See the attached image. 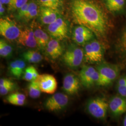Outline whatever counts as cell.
<instances>
[{
    "label": "cell",
    "mask_w": 126,
    "mask_h": 126,
    "mask_svg": "<svg viewBox=\"0 0 126 126\" xmlns=\"http://www.w3.org/2000/svg\"><path fill=\"white\" fill-rule=\"evenodd\" d=\"M71 11L77 24L88 28L97 36L103 37L108 30L106 15L99 6L90 0H72Z\"/></svg>",
    "instance_id": "obj_1"
},
{
    "label": "cell",
    "mask_w": 126,
    "mask_h": 126,
    "mask_svg": "<svg viewBox=\"0 0 126 126\" xmlns=\"http://www.w3.org/2000/svg\"><path fill=\"white\" fill-rule=\"evenodd\" d=\"M99 74L98 86H106L112 84L119 75L120 68L114 64L100 62L96 67Z\"/></svg>",
    "instance_id": "obj_2"
},
{
    "label": "cell",
    "mask_w": 126,
    "mask_h": 126,
    "mask_svg": "<svg viewBox=\"0 0 126 126\" xmlns=\"http://www.w3.org/2000/svg\"><path fill=\"white\" fill-rule=\"evenodd\" d=\"M85 60L91 63H100L103 59L104 49L98 41L93 39L84 45Z\"/></svg>",
    "instance_id": "obj_3"
},
{
    "label": "cell",
    "mask_w": 126,
    "mask_h": 126,
    "mask_svg": "<svg viewBox=\"0 0 126 126\" xmlns=\"http://www.w3.org/2000/svg\"><path fill=\"white\" fill-rule=\"evenodd\" d=\"M86 109L93 117L99 120H104L107 117L109 109L108 102L103 97L92 98L88 101Z\"/></svg>",
    "instance_id": "obj_4"
},
{
    "label": "cell",
    "mask_w": 126,
    "mask_h": 126,
    "mask_svg": "<svg viewBox=\"0 0 126 126\" xmlns=\"http://www.w3.org/2000/svg\"><path fill=\"white\" fill-rule=\"evenodd\" d=\"M84 60V49L77 46L69 47L62 56V60L64 63L68 67L73 69L79 67Z\"/></svg>",
    "instance_id": "obj_5"
},
{
    "label": "cell",
    "mask_w": 126,
    "mask_h": 126,
    "mask_svg": "<svg viewBox=\"0 0 126 126\" xmlns=\"http://www.w3.org/2000/svg\"><path fill=\"white\" fill-rule=\"evenodd\" d=\"M21 31L16 23L8 18L0 19V34L6 39L13 41L18 39Z\"/></svg>",
    "instance_id": "obj_6"
},
{
    "label": "cell",
    "mask_w": 126,
    "mask_h": 126,
    "mask_svg": "<svg viewBox=\"0 0 126 126\" xmlns=\"http://www.w3.org/2000/svg\"><path fill=\"white\" fill-rule=\"evenodd\" d=\"M79 76L82 85L87 88L97 85L99 79V74L97 70L90 65L83 66Z\"/></svg>",
    "instance_id": "obj_7"
},
{
    "label": "cell",
    "mask_w": 126,
    "mask_h": 126,
    "mask_svg": "<svg viewBox=\"0 0 126 126\" xmlns=\"http://www.w3.org/2000/svg\"><path fill=\"white\" fill-rule=\"evenodd\" d=\"M47 31L52 37L62 40L67 36V23L63 18L59 17L53 23L48 25Z\"/></svg>",
    "instance_id": "obj_8"
},
{
    "label": "cell",
    "mask_w": 126,
    "mask_h": 126,
    "mask_svg": "<svg viewBox=\"0 0 126 126\" xmlns=\"http://www.w3.org/2000/svg\"><path fill=\"white\" fill-rule=\"evenodd\" d=\"M69 99L66 94L58 93L51 96L45 101V108L50 112L61 111L65 108L68 104Z\"/></svg>",
    "instance_id": "obj_9"
},
{
    "label": "cell",
    "mask_w": 126,
    "mask_h": 126,
    "mask_svg": "<svg viewBox=\"0 0 126 126\" xmlns=\"http://www.w3.org/2000/svg\"><path fill=\"white\" fill-rule=\"evenodd\" d=\"M42 92L52 94H54L58 87V82L53 75L49 74L39 75L36 80Z\"/></svg>",
    "instance_id": "obj_10"
},
{
    "label": "cell",
    "mask_w": 126,
    "mask_h": 126,
    "mask_svg": "<svg viewBox=\"0 0 126 126\" xmlns=\"http://www.w3.org/2000/svg\"><path fill=\"white\" fill-rule=\"evenodd\" d=\"M94 33L89 29L83 25H79L74 28L72 39L79 45H85L87 43L94 39Z\"/></svg>",
    "instance_id": "obj_11"
},
{
    "label": "cell",
    "mask_w": 126,
    "mask_h": 126,
    "mask_svg": "<svg viewBox=\"0 0 126 126\" xmlns=\"http://www.w3.org/2000/svg\"><path fill=\"white\" fill-rule=\"evenodd\" d=\"M108 104L109 110L113 117H119L126 112V98L120 95L113 96Z\"/></svg>",
    "instance_id": "obj_12"
},
{
    "label": "cell",
    "mask_w": 126,
    "mask_h": 126,
    "mask_svg": "<svg viewBox=\"0 0 126 126\" xmlns=\"http://www.w3.org/2000/svg\"><path fill=\"white\" fill-rule=\"evenodd\" d=\"M80 88V79L75 75L69 73L63 79V89L68 94H77Z\"/></svg>",
    "instance_id": "obj_13"
},
{
    "label": "cell",
    "mask_w": 126,
    "mask_h": 126,
    "mask_svg": "<svg viewBox=\"0 0 126 126\" xmlns=\"http://www.w3.org/2000/svg\"><path fill=\"white\" fill-rule=\"evenodd\" d=\"M18 42L21 45L31 48H35L37 46L34 31L29 28L21 31L18 37Z\"/></svg>",
    "instance_id": "obj_14"
},
{
    "label": "cell",
    "mask_w": 126,
    "mask_h": 126,
    "mask_svg": "<svg viewBox=\"0 0 126 126\" xmlns=\"http://www.w3.org/2000/svg\"><path fill=\"white\" fill-rule=\"evenodd\" d=\"M57 10L42 6L39 10L40 20L45 25H49L53 23L59 18Z\"/></svg>",
    "instance_id": "obj_15"
},
{
    "label": "cell",
    "mask_w": 126,
    "mask_h": 126,
    "mask_svg": "<svg viewBox=\"0 0 126 126\" xmlns=\"http://www.w3.org/2000/svg\"><path fill=\"white\" fill-rule=\"evenodd\" d=\"M46 53L53 59H56L63 55V49L59 40L56 39H50L45 48Z\"/></svg>",
    "instance_id": "obj_16"
},
{
    "label": "cell",
    "mask_w": 126,
    "mask_h": 126,
    "mask_svg": "<svg viewBox=\"0 0 126 126\" xmlns=\"http://www.w3.org/2000/svg\"><path fill=\"white\" fill-rule=\"evenodd\" d=\"M109 11L114 15L122 14L126 9V0H104Z\"/></svg>",
    "instance_id": "obj_17"
},
{
    "label": "cell",
    "mask_w": 126,
    "mask_h": 126,
    "mask_svg": "<svg viewBox=\"0 0 126 126\" xmlns=\"http://www.w3.org/2000/svg\"><path fill=\"white\" fill-rule=\"evenodd\" d=\"M115 50L118 56L126 62V26L123 29L117 39Z\"/></svg>",
    "instance_id": "obj_18"
},
{
    "label": "cell",
    "mask_w": 126,
    "mask_h": 126,
    "mask_svg": "<svg viewBox=\"0 0 126 126\" xmlns=\"http://www.w3.org/2000/svg\"><path fill=\"white\" fill-rule=\"evenodd\" d=\"M26 63L22 59H16L10 63L9 71L10 74L16 79H20L24 72Z\"/></svg>",
    "instance_id": "obj_19"
},
{
    "label": "cell",
    "mask_w": 126,
    "mask_h": 126,
    "mask_svg": "<svg viewBox=\"0 0 126 126\" xmlns=\"http://www.w3.org/2000/svg\"><path fill=\"white\" fill-rule=\"evenodd\" d=\"M34 32L37 46L41 49H45L50 40L48 35L40 28L34 30Z\"/></svg>",
    "instance_id": "obj_20"
},
{
    "label": "cell",
    "mask_w": 126,
    "mask_h": 126,
    "mask_svg": "<svg viewBox=\"0 0 126 126\" xmlns=\"http://www.w3.org/2000/svg\"><path fill=\"white\" fill-rule=\"evenodd\" d=\"M23 59L30 63H38L40 62L43 59V56L38 52L29 50L23 53Z\"/></svg>",
    "instance_id": "obj_21"
},
{
    "label": "cell",
    "mask_w": 126,
    "mask_h": 126,
    "mask_svg": "<svg viewBox=\"0 0 126 126\" xmlns=\"http://www.w3.org/2000/svg\"><path fill=\"white\" fill-rule=\"evenodd\" d=\"M39 74L36 68L33 66H30L25 68L23 79L26 81L31 82L36 80Z\"/></svg>",
    "instance_id": "obj_22"
},
{
    "label": "cell",
    "mask_w": 126,
    "mask_h": 126,
    "mask_svg": "<svg viewBox=\"0 0 126 126\" xmlns=\"http://www.w3.org/2000/svg\"><path fill=\"white\" fill-rule=\"evenodd\" d=\"M28 88L29 94L32 99H36L40 96L42 91L37 82L36 80L30 82L28 85Z\"/></svg>",
    "instance_id": "obj_23"
},
{
    "label": "cell",
    "mask_w": 126,
    "mask_h": 126,
    "mask_svg": "<svg viewBox=\"0 0 126 126\" xmlns=\"http://www.w3.org/2000/svg\"><path fill=\"white\" fill-rule=\"evenodd\" d=\"M13 49L11 45L6 41L0 39V55L2 58H9L12 54Z\"/></svg>",
    "instance_id": "obj_24"
},
{
    "label": "cell",
    "mask_w": 126,
    "mask_h": 126,
    "mask_svg": "<svg viewBox=\"0 0 126 126\" xmlns=\"http://www.w3.org/2000/svg\"><path fill=\"white\" fill-rule=\"evenodd\" d=\"M28 0H10L8 4L9 9L10 10H18L24 5L26 4Z\"/></svg>",
    "instance_id": "obj_25"
},
{
    "label": "cell",
    "mask_w": 126,
    "mask_h": 126,
    "mask_svg": "<svg viewBox=\"0 0 126 126\" xmlns=\"http://www.w3.org/2000/svg\"><path fill=\"white\" fill-rule=\"evenodd\" d=\"M15 84L12 83L9 85L5 86H0V95L3 96L7 94L9 92L13 90L15 88Z\"/></svg>",
    "instance_id": "obj_26"
},
{
    "label": "cell",
    "mask_w": 126,
    "mask_h": 126,
    "mask_svg": "<svg viewBox=\"0 0 126 126\" xmlns=\"http://www.w3.org/2000/svg\"><path fill=\"white\" fill-rule=\"evenodd\" d=\"M7 98H10V99H19V100H23L25 101L26 100V96L24 94H23L18 93V92H16L14 93L13 94H11L9 95L8 97Z\"/></svg>",
    "instance_id": "obj_27"
},
{
    "label": "cell",
    "mask_w": 126,
    "mask_h": 126,
    "mask_svg": "<svg viewBox=\"0 0 126 126\" xmlns=\"http://www.w3.org/2000/svg\"><path fill=\"white\" fill-rule=\"evenodd\" d=\"M40 2L42 6L50 8L52 9L58 10L55 5L52 3V2L50 0H40Z\"/></svg>",
    "instance_id": "obj_28"
},
{
    "label": "cell",
    "mask_w": 126,
    "mask_h": 126,
    "mask_svg": "<svg viewBox=\"0 0 126 126\" xmlns=\"http://www.w3.org/2000/svg\"><path fill=\"white\" fill-rule=\"evenodd\" d=\"M7 100L9 103L11 104L12 105H15V106H23L24 104L25 101L19 100V99H10V98H7Z\"/></svg>",
    "instance_id": "obj_29"
},
{
    "label": "cell",
    "mask_w": 126,
    "mask_h": 126,
    "mask_svg": "<svg viewBox=\"0 0 126 126\" xmlns=\"http://www.w3.org/2000/svg\"><path fill=\"white\" fill-rule=\"evenodd\" d=\"M29 5V3L24 5L21 8L18 9V16L20 18H23L25 14L26 13L28 7Z\"/></svg>",
    "instance_id": "obj_30"
},
{
    "label": "cell",
    "mask_w": 126,
    "mask_h": 126,
    "mask_svg": "<svg viewBox=\"0 0 126 126\" xmlns=\"http://www.w3.org/2000/svg\"><path fill=\"white\" fill-rule=\"evenodd\" d=\"M38 11H39V10H38V9H35V10H34L32 11L31 12L27 14V15H26L23 18H24L25 20L29 21V20L32 19V18H34L35 17H36V16L38 15Z\"/></svg>",
    "instance_id": "obj_31"
},
{
    "label": "cell",
    "mask_w": 126,
    "mask_h": 126,
    "mask_svg": "<svg viewBox=\"0 0 126 126\" xmlns=\"http://www.w3.org/2000/svg\"><path fill=\"white\" fill-rule=\"evenodd\" d=\"M116 89L119 95L126 98V85L124 86H116Z\"/></svg>",
    "instance_id": "obj_32"
},
{
    "label": "cell",
    "mask_w": 126,
    "mask_h": 126,
    "mask_svg": "<svg viewBox=\"0 0 126 126\" xmlns=\"http://www.w3.org/2000/svg\"><path fill=\"white\" fill-rule=\"evenodd\" d=\"M126 85V75L121 77L118 80L116 86H122Z\"/></svg>",
    "instance_id": "obj_33"
},
{
    "label": "cell",
    "mask_w": 126,
    "mask_h": 126,
    "mask_svg": "<svg viewBox=\"0 0 126 126\" xmlns=\"http://www.w3.org/2000/svg\"><path fill=\"white\" fill-rule=\"evenodd\" d=\"M50 0L55 5L58 10L59 8H60L63 5V0Z\"/></svg>",
    "instance_id": "obj_34"
},
{
    "label": "cell",
    "mask_w": 126,
    "mask_h": 126,
    "mask_svg": "<svg viewBox=\"0 0 126 126\" xmlns=\"http://www.w3.org/2000/svg\"><path fill=\"white\" fill-rule=\"evenodd\" d=\"M13 83L12 81L7 79H0V86H5Z\"/></svg>",
    "instance_id": "obj_35"
},
{
    "label": "cell",
    "mask_w": 126,
    "mask_h": 126,
    "mask_svg": "<svg viewBox=\"0 0 126 126\" xmlns=\"http://www.w3.org/2000/svg\"><path fill=\"white\" fill-rule=\"evenodd\" d=\"M4 11V8L3 7V4L0 3V14L1 16L3 14Z\"/></svg>",
    "instance_id": "obj_36"
},
{
    "label": "cell",
    "mask_w": 126,
    "mask_h": 126,
    "mask_svg": "<svg viewBox=\"0 0 126 126\" xmlns=\"http://www.w3.org/2000/svg\"><path fill=\"white\" fill-rule=\"evenodd\" d=\"M10 0H0V3L2 4H9Z\"/></svg>",
    "instance_id": "obj_37"
},
{
    "label": "cell",
    "mask_w": 126,
    "mask_h": 126,
    "mask_svg": "<svg viewBox=\"0 0 126 126\" xmlns=\"http://www.w3.org/2000/svg\"><path fill=\"white\" fill-rule=\"evenodd\" d=\"M123 125L124 126H126V115L124 118L123 121Z\"/></svg>",
    "instance_id": "obj_38"
}]
</instances>
